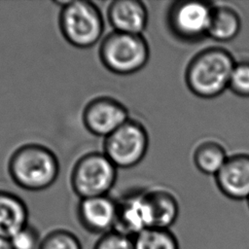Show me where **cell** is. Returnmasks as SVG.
Listing matches in <instances>:
<instances>
[{
	"instance_id": "cell-12",
	"label": "cell",
	"mask_w": 249,
	"mask_h": 249,
	"mask_svg": "<svg viewBox=\"0 0 249 249\" xmlns=\"http://www.w3.org/2000/svg\"><path fill=\"white\" fill-rule=\"evenodd\" d=\"M107 18L114 31L142 35L148 22L147 9L138 0H116L107 9Z\"/></svg>"
},
{
	"instance_id": "cell-15",
	"label": "cell",
	"mask_w": 249,
	"mask_h": 249,
	"mask_svg": "<svg viewBox=\"0 0 249 249\" xmlns=\"http://www.w3.org/2000/svg\"><path fill=\"white\" fill-rule=\"evenodd\" d=\"M241 20L235 10L229 6L213 7L207 36L215 41L229 42L239 33Z\"/></svg>"
},
{
	"instance_id": "cell-2",
	"label": "cell",
	"mask_w": 249,
	"mask_h": 249,
	"mask_svg": "<svg viewBox=\"0 0 249 249\" xmlns=\"http://www.w3.org/2000/svg\"><path fill=\"white\" fill-rule=\"evenodd\" d=\"M235 61L222 48L211 47L197 53L189 62L185 81L188 89L201 98H214L229 89Z\"/></svg>"
},
{
	"instance_id": "cell-9",
	"label": "cell",
	"mask_w": 249,
	"mask_h": 249,
	"mask_svg": "<svg viewBox=\"0 0 249 249\" xmlns=\"http://www.w3.org/2000/svg\"><path fill=\"white\" fill-rule=\"evenodd\" d=\"M117 201L107 196L81 198L77 217L82 227L91 233L104 234L114 229Z\"/></svg>"
},
{
	"instance_id": "cell-22",
	"label": "cell",
	"mask_w": 249,
	"mask_h": 249,
	"mask_svg": "<svg viewBox=\"0 0 249 249\" xmlns=\"http://www.w3.org/2000/svg\"><path fill=\"white\" fill-rule=\"evenodd\" d=\"M0 249H13L9 239L0 237Z\"/></svg>"
},
{
	"instance_id": "cell-23",
	"label": "cell",
	"mask_w": 249,
	"mask_h": 249,
	"mask_svg": "<svg viewBox=\"0 0 249 249\" xmlns=\"http://www.w3.org/2000/svg\"><path fill=\"white\" fill-rule=\"evenodd\" d=\"M247 200H248V205H249V198H248V199H247Z\"/></svg>"
},
{
	"instance_id": "cell-3",
	"label": "cell",
	"mask_w": 249,
	"mask_h": 249,
	"mask_svg": "<svg viewBox=\"0 0 249 249\" xmlns=\"http://www.w3.org/2000/svg\"><path fill=\"white\" fill-rule=\"evenodd\" d=\"M60 6L58 25L63 38L73 47L89 49L102 37L104 20L99 8L91 1L55 2Z\"/></svg>"
},
{
	"instance_id": "cell-14",
	"label": "cell",
	"mask_w": 249,
	"mask_h": 249,
	"mask_svg": "<svg viewBox=\"0 0 249 249\" xmlns=\"http://www.w3.org/2000/svg\"><path fill=\"white\" fill-rule=\"evenodd\" d=\"M151 211L152 228L169 229L177 220L179 205L176 197L164 190H155L146 193Z\"/></svg>"
},
{
	"instance_id": "cell-5",
	"label": "cell",
	"mask_w": 249,
	"mask_h": 249,
	"mask_svg": "<svg viewBox=\"0 0 249 249\" xmlns=\"http://www.w3.org/2000/svg\"><path fill=\"white\" fill-rule=\"evenodd\" d=\"M117 167L102 152L83 155L75 162L70 176L73 192L81 198L107 196L115 185Z\"/></svg>"
},
{
	"instance_id": "cell-19",
	"label": "cell",
	"mask_w": 249,
	"mask_h": 249,
	"mask_svg": "<svg viewBox=\"0 0 249 249\" xmlns=\"http://www.w3.org/2000/svg\"><path fill=\"white\" fill-rule=\"evenodd\" d=\"M229 89L238 96L249 97V61L235 62L230 78Z\"/></svg>"
},
{
	"instance_id": "cell-17",
	"label": "cell",
	"mask_w": 249,
	"mask_h": 249,
	"mask_svg": "<svg viewBox=\"0 0 249 249\" xmlns=\"http://www.w3.org/2000/svg\"><path fill=\"white\" fill-rule=\"evenodd\" d=\"M133 240L135 249H179L178 239L169 229L148 228Z\"/></svg>"
},
{
	"instance_id": "cell-1",
	"label": "cell",
	"mask_w": 249,
	"mask_h": 249,
	"mask_svg": "<svg viewBox=\"0 0 249 249\" xmlns=\"http://www.w3.org/2000/svg\"><path fill=\"white\" fill-rule=\"evenodd\" d=\"M8 172L19 188L38 192L50 188L59 174L56 155L47 146L27 143L17 148L8 162Z\"/></svg>"
},
{
	"instance_id": "cell-18",
	"label": "cell",
	"mask_w": 249,
	"mask_h": 249,
	"mask_svg": "<svg viewBox=\"0 0 249 249\" xmlns=\"http://www.w3.org/2000/svg\"><path fill=\"white\" fill-rule=\"evenodd\" d=\"M40 249H83L79 238L66 230H54L42 238Z\"/></svg>"
},
{
	"instance_id": "cell-21",
	"label": "cell",
	"mask_w": 249,
	"mask_h": 249,
	"mask_svg": "<svg viewBox=\"0 0 249 249\" xmlns=\"http://www.w3.org/2000/svg\"><path fill=\"white\" fill-rule=\"evenodd\" d=\"M93 249H135L133 237L115 230L102 234L96 241Z\"/></svg>"
},
{
	"instance_id": "cell-16",
	"label": "cell",
	"mask_w": 249,
	"mask_h": 249,
	"mask_svg": "<svg viewBox=\"0 0 249 249\" xmlns=\"http://www.w3.org/2000/svg\"><path fill=\"white\" fill-rule=\"evenodd\" d=\"M223 146L214 141L199 144L194 153V162L196 168L207 175H216L228 160Z\"/></svg>"
},
{
	"instance_id": "cell-4",
	"label": "cell",
	"mask_w": 249,
	"mask_h": 249,
	"mask_svg": "<svg viewBox=\"0 0 249 249\" xmlns=\"http://www.w3.org/2000/svg\"><path fill=\"white\" fill-rule=\"evenodd\" d=\"M98 55L109 71L118 75H129L147 64L150 50L142 35L112 31L102 39Z\"/></svg>"
},
{
	"instance_id": "cell-20",
	"label": "cell",
	"mask_w": 249,
	"mask_h": 249,
	"mask_svg": "<svg viewBox=\"0 0 249 249\" xmlns=\"http://www.w3.org/2000/svg\"><path fill=\"white\" fill-rule=\"evenodd\" d=\"M13 249H40L42 238L38 231L29 224L9 239Z\"/></svg>"
},
{
	"instance_id": "cell-10",
	"label": "cell",
	"mask_w": 249,
	"mask_h": 249,
	"mask_svg": "<svg viewBox=\"0 0 249 249\" xmlns=\"http://www.w3.org/2000/svg\"><path fill=\"white\" fill-rule=\"evenodd\" d=\"M148 228H152V219L146 193L127 195L117 201V216L113 230L134 237Z\"/></svg>"
},
{
	"instance_id": "cell-8",
	"label": "cell",
	"mask_w": 249,
	"mask_h": 249,
	"mask_svg": "<svg viewBox=\"0 0 249 249\" xmlns=\"http://www.w3.org/2000/svg\"><path fill=\"white\" fill-rule=\"evenodd\" d=\"M128 120L125 106L110 96H98L91 99L87 103L82 114V121L88 131L104 138Z\"/></svg>"
},
{
	"instance_id": "cell-6",
	"label": "cell",
	"mask_w": 249,
	"mask_h": 249,
	"mask_svg": "<svg viewBox=\"0 0 249 249\" xmlns=\"http://www.w3.org/2000/svg\"><path fill=\"white\" fill-rule=\"evenodd\" d=\"M148 145L149 137L143 124L128 120L105 138L103 153L117 168H129L143 160Z\"/></svg>"
},
{
	"instance_id": "cell-13",
	"label": "cell",
	"mask_w": 249,
	"mask_h": 249,
	"mask_svg": "<svg viewBox=\"0 0 249 249\" xmlns=\"http://www.w3.org/2000/svg\"><path fill=\"white\" fill-rule=\"evenodd\" d=\"M26 225V203L14 193L0 190V237L10 239Z\"/></svg>"
},
{
	"instance_id": "cell-7",
	"label": "cell",
	"mask_w": 249,
	"mask_h": 249,
	"mask_svg": "<svg viewBox=\"0 0 249 249\" xmlns=\"http://www.w3.org/2000/svg\"><path fill=\"white\" fill-rule=\"evenodd\" d=\"M212 9L202 1H177L168 10V25L181 40H198L207 36Z\"/></svg>"
},
{
	"instance_id": "cell-11",
	"label": "cell",
	"mask_w": 249,
	"mask_h": 249,
	"mask_svg": "<svg viewBox=\"0 0 249 249\" xmlns=\"http://www.w3.org/2000/svg\"><path fill=\"white\" fill-rule=\"evenodd\" d=\"M219 190L231 199L249 198V155L236 154L227 161L215 175Z\"/></svg>"
}]
</instances>
